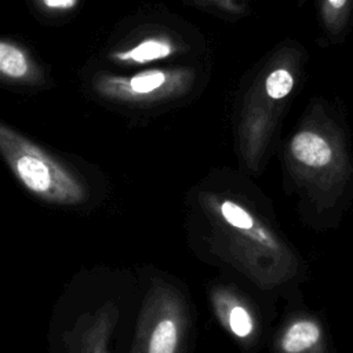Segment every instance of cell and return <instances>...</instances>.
I'll return each instance as SVG.
<instances>
[{
	"mask_svg": "<svg viewBox=\"0 0 353 353\" xmlns=\"http://www.w3.org/2000/svg\"><path fill=\"white\" fill-rule=\"evenodd\" d=\"M77 0H44L46 6L52 8H70L76 4Z\"/></svg>",
	"mask_w": 353,
	"mask_h": 353,
	"instance_id": "obj_13",
	"label": "cell"
},
{
	"mask_svg": "<svg viewBox=\"0 0 353 353\" xmlns=\"http://www.w3.org/2000/svg\"><path fill=\"white\" fill-rule=\"evenodd\" d=\"M164 80H165V76L163 72L149 70V72H143L134 76L130 81V85L135 92L146 94L159 88L164 83Z\"/></svg>",
	"mask_w": 353,
	"mask_h": 353,
	"instance_id": "obj_12",
	"label": "cell"
},
{
	"mask_svg": "<svg viewBox=\"0 0 353 353\" xmlns=\"http://www.w3.org/2000/svg\"><path fill=\"white\" fill-rule=\"evenodd\" d=\"M0 142L12 175L39 200L59 207H79L91 199L88 178L66 163L4 128Z\"/></svg>",
	"mask_w": 353,
	"mask_h": 353,
	"instance_id": "obj_3",
	"label": "cell"
},
{
	"mask_svg": "<svg viewBox=\"0 0 353 353\" xmlns=\"http://www.w3.org/2000/svg\"><path fill=\"white\" fill-rule=\"evenodd\" d=\"M285 182L305 219L335 226L353 194V159L345 131L330 117L299 128L285 149Z\"/></svg>",
	"mask_w": 353,
	"mask_h": 353,
	"instance_id": "obj_2",
	"label": "cell"
},
{
	"mask_svg": "<svg viewBox=\"0 0 353 353\" xmlns=\"http://www.w3.org/2000/svg\"><path fill=\"white\" fill-rule=\"evenodd\" d=\"M350 6L352 0H323L324 22L332 33H339L346 26Z\"/></svg>",
	"mask_w": 353,
	"mask_h": 353,
	"instance_id": "obj_8",
	"label": "cell"
},
{
	"mask_svg": "<svg viewBox=\"0 0 353 353\" xmlns=\"http://www.w3.org/2000/svg\"><path fill=\"white\" fill-rule=\"evenodd\" d=\"M294 87V77L287 69H276L273 70L265 83V88L268 95L272 99H281L287 97Z\"/></svg>",
	"mask_w": 353,
	"mask_h": 353,
	"instance_id": "obj_11",
	"label": "cell"
},
{
	"mask_svg": "<svg viewBox=\"0 0 353 353\" xmlns=\"http://www.w3.org/2000/svg\"><path fill=\"white\" fill-rule=\"evenodd\" d=\"M119 307L106 302L83 313L65 334L68 353H113L112 338L119 321Z\"/></svg>",
	"mask_w": 353,
	"mask_h": 353,
	"instance_id": "obj_7",
	"label": "cell"
},
{
	"mask_svg": "<svg viewBox=\"0 0 353 353\" xmlns=\"http://www.w3.org/2000/svg\"><path fill=\"white\" fill-rule=\"evenodd\" d=\"M190 328L185 294L164 279H153L138 312L130 353H183Z\"/></svg>",
	"mask_w": 353,
	"mask_h": 353,
	"instance_id": "obj_4",
	"label": "cell"
},
{
	"mask_svg": "<svg viewBox=\"0 0 353 353\" xmlns=\"http://www.w3.org/2000/svg\"><path fill=\"white\" fill-rule=\"evenodd\" d=\"M171 52V47L167 43L157 40H146L132 48L128 52L121 54L123 59H132L135 62H148L152 59L164 58Z\"/></svg>",
	"mask_w": 353,
	"mask_h": 353,
	"instance_id": "obj_10",
	"label": "cell"
},
{
	"mask_svg": "<svg viewBox=\"0 0 353 353\" xmlns=\"http://www.w3.org/2000/svg\"><path fill=\"white\" fill-rule=\"evenodd\" d=\"M250 181L207 176L189 193L192 247L262 292H285L303 276V263Z\"/></svg>",
	"mask_w": 353,
	"mask_h": 353,
	"instance_id": "obj_1",
	"label": "cell"
},
{
	"mask_svg": "<svg viewBox=\"0 0 353 353\" xmlns=\"http://www.w3.org/2000/svg\"><path fill=\"white\" fill-rule=\"evenodd\" d=\"M0 69L11 77H22L28 70L25 55L7 43L0 44Z\"/></svg>",
	"mask_w": 353,
	"mask_h": 353,
	"instance_id": "obj_9",
	"label": "cell"
},
{
	"mask_svg": "<svg viewBox=\"0 0 353 353\" xmlns=\"http://www.w3.org/2000/svg\"><path fill=\"white\" fill-rule=\"evenodd\" d=\"M211 310L219 325L245 350L256 347L261 334V317L251 299L230 283L215 281L208 288Z\"/></svg>",
	"mask_w": 353,
	"mask_h": 353,
	"instance_id": "obj_5",
	"label": "cell"
},
{
	"mask_svg": "<svg viewBox=\"0 0 353 353\" xmlns=\"http://www.w3.org/2000/svg\"><path fill=\"white\" fill-rule=\"evenodd\" d=\"M272 349L273 353H336L324 320L305 307L284 316L273 336Z\"/></svg>",
	"mask_w": 353,
	"mask_h": 353,
	"instance_id": "obj_6",
	"label": "cell"
}]
</instances>
